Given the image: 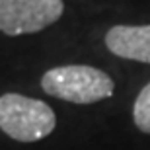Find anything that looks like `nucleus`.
Returning a JSON list of instances; mask_svg holds the SVG:
<instances>
[{"label":"nucleus","mask_w":150,"mask_h":150,"mask_svg":"<svg viewBox=\"0 0 150 150\" xmlns=\"http://www.w3.org/2000/svg\"><path fill=\"white\" fill-rule=\"evenodd\" d=\"M45 94L57 100L90 105L111 98L115 82L107 72L88 64H64L47 70L41 78Z\"/></svg>","instance_id":"f257e3e1"},{"label":"nucleus","mask_w":150,"mask_h":150,"mask_svg":"<svg viewBox=\"0 0 150 150\" xmlns=\"http://www.w3.org/2000/svg\"><path fill=\"white\" fill-rule=\"evenodd\" d=\"M57 127V115L45 101L22 94L0 96V131L20 142H35Z\"/></svg>","instance_id":"f03ea898"},{"label":"nucleus","mask_w":150,"mask_h":150,"mask_svg":"<svg viewBox=\"0 0 150 150\" xmlns=\"http://www.w3.org/2000/svg\"><path fill=\"white\" fill-rule=\"evenodd\" d=\"M62 12V0H0V31L12 37L37 33L59 22Z\"/></svg>","instance_id":"7ed1b4c3"},{"label":"nucleus","mask_w":150,"mask_h":150,"mask_svg":"<svg viewBox=\"0 0 150 150\" xmlns=\"http://www.w3.org/2000/svg\"><path fill=\"white\" fill-rule=\"evenodd\" d=\"M105 47L119 59L150 64V25H113L105 33Z\"/></svg>","instance_id":"20e7f679"},{"label":"nucleus","mask_w":150,"mask_h":150,"mask_svg":"<svg viewBox=\"0 0 150 150\" xmlns=\"http://www.w3.org/2000/svg\"><path fill=\"white\" fill-rule=\"evenodd\" d=\"M133 121L139 131L150 134V82L139 92L133 103Z\"/></svg>","instance_id":"39448f33"}]
</instances>
